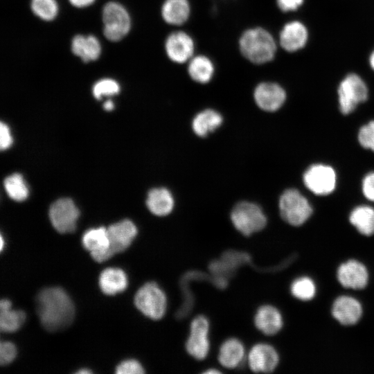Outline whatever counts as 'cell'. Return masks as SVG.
<instances>
[{
	"instance_id": "cell-18",
	"label": "cell",
	"mask_w": 374,
	"mask_h": 374,
	"mask_svg": "<svg viewBox=\"0 0 374 374\" xmlns=\"http://www.w3.org/2000/svg\"><path fill=\"white\" fill-rule=\"evenodd\" d=\"M337 279L343 287L361 290L367 285L368 274L362 263L355 260H350L339 267Z\"/></svg>"
},
{
	"instance_id": "cell-42",
	"label": "cell",
	"mask_w": 374,
	"mask_h": 374,
	"mask_svg": "<svg viewBox=\"0 0 374 374\" xmlns=\"http://www.w3.org/2000/svg\"><path fill=\"white\" fill-rule=\"evenodd\" d=\"M370 64L373 69L374 70V51L372 53L370 57Z\"/></svg>"
},
{
	"instance_id": "cell-10",
	"label": "cell",
	"mask_w": 374,
	"mask_h": 374,
	"mask_svg": "<svg viewBox=\"0 0 374 374\" xmlns=\"http://www.w3.org/2000/svg\"><path fill=\"white\" fill-rule=\"evenodd\" d=\"M79 215L78 208L69 198L57 199L51 204L49 209L51 224L60 233L73 232Z\"/></svg>"
},
{
	"instance_id": "cell-13",
	"label": "cell",
	"mask_w": 374,
	"mask_h": 374,
	"mask_svg": "<svg viewBox=\"0 0 374 374\" xmlns=\"http://www.w3.org/2000/svg\"><path fill=\"white\" fill-rule=\"evenodd\" d=\"M253 97L260 109L266 112H275L285 103L286 93L278 83L262 81L256 85Z\"/></svg>"
},
{
	"instance_id": "cell-17",
	"label": "cell",
	"mask_w": 374,
	"mask_h": 374,
	"mask_svg": "<svg viewBox=\"0 0 374 374\" xmlns=\"http://www.w3.org/2000/svg\"><path fill=\"white\" fill-rule=\"evenodd\" d=\"M82 242L96 262H102L112 258L107 230L105 227L87 230L82 235Z\"/></svg>"
},
{
	"instance_id": "cell-8",
	"label": "cell",
	"mask_w": 374,
	"mask_h": 374,
	"mask_svg": "<svg viewBox=\"0 0 374 374\" xmlns=\"http://www.w3.org/2000/svg\"><path fill=\"white\" fill-rule=\"evenodd\" d=\"M339 109L344 114L351 113L357 106L368 98V89L364 82L357 74L348 75L338 89Z\"/></svg>"
},
{
	"instance_id": "cell-40",
	"label": "cell",
	"mask_w": 374,
	"mask_h": 374,
	"mask_svg": "<svg viewBox=\"0 0 374 374\" xmlns=\"http://www.w3.org/2000/svg\"><path fill=\"white\" fill-rule=\"evenodd\" d=\"M103 107L105 110L109 111L114 108V104L112 100H109L104 103Z\"/></svg>"
},
{
	"instance_id": "cell-33",
	"label": "cell",
	"mask_w": 374,
	"mask_h": 374,
	"mask_svg": "<svg viewBox=\"0 0 374 374\" xmlns=\"http://www.w3.org/2000/svg\"><path fill=\"white\" fill-rule=\"evenodd\" d=\"M358 140L362 147L374 151V121L360 128Z\"/></svg>"
},
{
	"instance_id": "cell-44",
	"label": "cell",
	"mask_w": 374,
	"mask_h": 374,
	"mask_svg": "<svg viewBox=\"0 0 374 374\" xmlns=\"http://www.w3.org/2000/svg\"><path fill=\"white\" fill-rule=\"evenodd\" d=\"M3 247V240L2 237H1V250H2Z\"/></svg>"
},
{
	"instance_id": "cell-39",
	"label": "cell",
	"mask_w": 374,
	"mask_h": 374,
	"mask_svg": "<svg viewBox=\"0 0 374 374\" xmlns=\"http://www.w3.org/2000/svg\"><path fill=\"white\" fill-rule=\"evenodd\" d=\"M95 0H69L70 3L78 8L87 7L93 3Z\"/></svg>"
},
{
	"instance_id": "cell-29",
	"label": "cell",
	"mask_w": 374,
	"mask_h": 374,
	"mask_svg": "<svg viewBox=\"0 0 374 374\" xmlns=\"http://www.w3.org/2000/svg\"><path fill=\"white\" fill-rule=\"evenodd\" d=\"M3 184L8 195L12 199L21 202L27 198L28 190L20 174L15 173L7 177Z\"/></svg>"
},
{
	"instance_id": "cell-5",
	"label": "cell",
	"mask_w": 374,
	"mask_h": 374,
	"mask_svg": "<svg viewBox=\"0 0 374 374\" xmlns=\"http://www.w3.org/2000/svg\"><path fill=\"white\" fill-rule=\"evenodd\" d=\"M231 220L234 227L244 235L258 232L267 224V217L261 207L249 202H240L233 207Z\"/></svg>"
},
{
	"instance_id": "cell-38",
	"label": "cell",
	"mask_w": 374,
	"mask_h": 374,
	"mask_svg": "<svg viewBox=\"0 0 374 374\" xmlns=\"http://www.w3.org/2000/svg\"><path fill=\"white\" fill-rule=\"evenodd\" d=\"M0 134H1V139H0V147L1 149L6 150L8 148L10 145L12 144V136L10 133L9 128L8 126L1 123L0 125Z\"/></svg>"
},
{
	"instance_id": "cell-1",
	"label": "cell",
	"mask_w": 374,
	"mask_h": 374,
	"mask_svg": "<svg viewBox=\"0 0 374 374\" xmlns=\"http://www.w3.org/2000/svg\"><path fill=\"white\" fill-rule=\"evenodd\" d=\"M35 304L40 322L48 331L63 330L73 321L75 314L73 301L60 287L42 290L36 297Z\"/></svg>"
},
{
	"instance_id": "cell-28",
	"label": "cell",
	"mask_w": 374,
	"mask_h": 374,
	"mask_svg": "<svg viewBox=\"0 0 374 374\" xmlns=\"http://www.w3.org/2000/svg\"><path fill=\"white\" fill-rule=\"evenodd\" d=\"M350 222L364 235L374 233V209L368 206H359L353 209L349 217Z\"/></svg>"
},
{
	"instance_id": "cell-20",
	"label": "cell",
	"mask_w": 374,
	"mask_h": 374,
	"mask_svg": "<svg viewBox=\"0 0 374 374\" xmlns=\"http://www.w3.org/2000/svg\"><path fill=\"white\" fill-rule=\"evenodd\" d=\"M308 32L301 22L292 21L285 24L280 31L278 44L287 52H294L303 48L307 41Z\"/></svg>"
},
{
	"instance_id": "cell-9",
	"label": "cell",
	"mask_w": 374,
	"mask_h": 374,
	"mask_svg": "<svg viewBox=\"0 0 374 374\" xmlns=\"http://www.w3.org/2000/svg\"><path fill=\"white\" fill-rule=\"evenodd\" d=\"M209 330L210 323L205 316L198 315L192 320L186 349L190 356L197 360L204 359L209 353Z\"/></svg>"
},
{
	"instance_id": "cell-32",
	"label": "cell",
	"mask_w": 374,
	"mask_h": 374,
	"mask_svg": "<svg viewBox=\"0 0 374 374\" xmlns=\"http://www.w3.org/2000/svg\"><path fill=\"white\" fill-rule=\"evenodd\" d=\"M119 91V84L112 79L100 80L93 87V94L97 99H100L103 96L115 95Z\"/></svg>"
},
{
	"instance_id": "cell-14",
	"label": "cell",
	"mask_w": 374,
	"mask_h": 374,
	"mask_svg": "<svg viewBox=\"0 0 374 374\" xmlns=\"http://www.w3.org/2000/svg\"><path fill=\"white\" fill-rule=\"evenodd\" d=\"M184 69L190 80L199 84H206L214 78L217 64L211 55L199 52L188 62Z\"/></svg>"
},
{
	"instance_id": "cell-3",
	"label": "cell",
	"mask_w": 374,
	"mask_h": 374,
	"mask_svg": "<svg viewBox=\"0 0 374 374\" xmlns=\"http://www.w3.org/2000/svg\"><path fill=\"white\" fill-rule=\"evenodd\" d=\"M163 48L166 57L171 64L184 66L197 53L198 44L188 29L172 28L165 37Z\"/></svg>"
},
{
	"instance_id": "cell-41",
	"label": "cell",
	"mask_w": 374,
	"mask_h": 374,
	"mask_svg": "<svg viewBox=\"0 0 374 374\" xmlns=\"http://www.w3.org/2000/svg\"><path fill=\"white\" fill-rule=\"evenodd\" d=\"M220 371L217 370V369H215V368H211V369H208L207 371H204V373H220Z\"/></svg>"
},
{
	"instance_id": "cell-34",
	"label": "cell",
	"mask_w": 374,
	"mask_h": 374,
	"mask_svg": "<svg viewBox=\"0 0 374 374\" xmlns=\"http://www.w3.org/2000/svg\"><path fill=\"white\" fill-rule=\"evenodd\" d=\"M144 372L143 367L140 362L134 359L123 361L116 368L117 374H142Z\"/></svg>"
},
{
	"instance_id": "cell-6",
	"label": "cell",
	"mask_w": 374,
	"mask_h": 374,
	"mask_svg": "<svg viewBox=\"0 0 374 374\" xmlns=\"http://www.w3.org/2000/svg\"><path fill=\"white\" fill-rule=\"evenodd\" d=\"M281 217L292 226H301L310 217L312 209L307 199L294 188L287 189L279 199Z\"/></svg>"
},
{
	"instance_id": "cell-37",
	"label": "cell",
	"mask_w": 374,
	"mask_h": 374,
	"mask_svg": "<svg viewBox=\"0 0 374 374\" xmlns=\"http://www.w3.org/2000/svg\"><path fill=\"white\" fill-rule=\"evenodd\" d=\"M303 2V0H276L277 7L283 12L296 10Z\"/></svg>"
},
{
	"instance_id": "cell-31",
	"label": "cell",
	"mask_w": 374,
	"mask_h": 374,
	"mask_svg": "<svg viewBox=\"0 0 374 374\" xmlns=\"http://www.w3.org/2000/svg\"><path fill=\"white\" fill-rule=\"evenodd\" d=\"M31 9L42 19L51 21L56 17L58 6L55 0H32Z\"/></svg>"
},
{
	"instance_id": "cell-2",
	"label": "cell",
	"mask_w": 374,
	"mask_h": 374,
	"mask_svg": "<svg viewBox=\"0 0 374 374\" xmlns=\"http://www.w3.org/2000/svg\"><path fill=\"white\" fill-rule=\"evenodd\" d=\"M237 48L244 62L253 66L260 67L274 60L277 43L266 27L253 24L245 27L240 33Z\"/></svg>"
},
{
	"instance_id": "cell-25",
	"label": "cell",
	"mask_w": 374,
	"mask_h": 374,
	"mask_svg": "<svg viewBox=\"0 0 374 374\" xmlns=\"http://www.w3.org/2000/svg\"><path fill=\"white\" fill-rule=\"evenodd\" d=\"M72 52L84 62L97 60L101 52L98 39L93 35H75L71 43Z\"/></svg>"
},
{
	"instance_id": "cell-35",
	"label": "cell",
	"mask_w": 374,
	"mask_h": 374,
	"mask_svg": "<svg viewBox=\"0 0 374 374\" xmlns=\"http://www.w3.org/2000/svg\"><path fill=\"white\" fill-rule=\"evenodd\" d=\"M17 355L15 346L10 341H1L0 344V363L5 366L11 363Z\"/></svg>"
},
{
	"instance_id": "cell-30",
	"label": "cell",
	"mask_w": 374,
	"mask_h": 374,
	"mask_svg": "<svg viewBox=\"0 0 374 374\" xmlns=\"http://www.w3.org/2000/svg\"><path fill=\"white\" fill-rule=\"evenodd\" d=\"M290 291L295 298L301 301H310L315 296L316 286L311 278L304 276L293 281Z\"/></svg>"
},
{
	"instance_id": "cell-22",
	"label": "cell",
	"mask_w": 374,
	"mask_h": 374,
	"mask_svg": "<svg viewBox=\"0 0 374 374\" xmlns=\"http://www.w3.org/2000/svg\"><path fill=\"white\" fill-rule=\"evenodd\" d=\"M246 356V350L242 342L236 338H229L220 346L217 359L224 368L233 369L240 366Z\"/></svg>"
},
{
	"instance_id": "cell-11",
	"label": "cell",
	"mask_w": 374,
	"mask_h": 374,
	"mask_svg": "<svg viewBox=\"0 0 374 374\" xmlns=\"http://www.w3.org/2000/svg\"><path fill=\"white\" fill-rule=\"evenodd\" d=\"M193 11L191 0H163L160 8V15L166 25L172 28H179L189 24Z\"/></svg>"
},
{
	"instance_id": "cell-7",
	"label": "cell",
	"mask_w": 374,
	"mask_h": 374,
	"mask_svg": "<svg viewBox=\"0 0 374 374\" xmlns=\"http://www.w3.org/2000/svg\"><path fill=\"white\" fill-rule=\"evenodd\" d=\"M103 33L109 41L118 42L130 31L131 19L126 9L120 3L109 2L103 10Z\"/></svg>"
},
{
	"instance_id": "cell-16",
	"label": "cell",
	"mask_w": 374,
	"mask_h": 374,
	"mask_svg": "<svg viewBox=\"0 0 374 374\" xmlns=\"http://www.w3.org/2000/svg\"><path fill=\"white\" fill-rule=\"evenodd\" d=\"M107 230L109 241V253L112 257L125 251L137 234L135 224L127 219L111 224Z\"/></svg>"
},
{
	"instance_id": "cell-27",
	"label": "cell",
	"mask_w": 374,
	"mask_h": 374,
	"mask_svg": "<svg viewBox=\"0 0 374 374\" xmlns=\"http://www.w3.org/2000/svg\"><path fill=\"white\" fill-rule=\"evenodd\" d=\"M26 320L21 310L12 309V303L8 299L0 302V329L3 332H13L19 330Z\"/></svg>"
},
{
	"instance_id": "cell-24",
	"label": "cell",
	"mask_w": 374,
	"mask_h": 374,
	"mask_svg": "<svg viewBox=\"0 0 374 374\" xmlns=\"http://www.w3.org/2000/svg\"><path fill=\"white\" fill-rule=\"evenodd\" d=\"M174 198L172 193L165 188H156L148 192L146 205L150 211L157 216H166L174 208Z\"/></svg>"
},
{
	"instance_id": "cell-36",
	"label": "cell",
	"mask_w": 374,
	"mask_h": 374,
	"mask_svg": "<svg viewBox=\"0 0 374 374\" xmlns=\"http://www.w3.org/2000/svg\"><path fill=\"white\" fill-rule=\"evenodd\" d=\"M362 191L367 199L374 202V172L367 174L363 179Z\"/></svg>"
},
{
	"instance_id": "cell-12",
	"label": "cell",
	"mask_w": 374,
	"mask_h": 374,
	"mask_svg": "<svg viewBox=\"0 0 374 374\" xmlns=\"http://www.w3.org/2000/svg\"><path fill=\"white\" fill-rule=\"evenodd\" d=\"M306 187L318 195H326L332 193L336 185V175L332 168L315 164L311 166L303 175Z\"/></svg>"
},
{
	"instance_id": "cell-19",
	"label": "cell",
	"mask_w": 374,
	"mask_h": 374,
	"mask_svg": "<svg viewBox=\"0 0 374 374\" xmlns=\"http://www.w3.org/2000/svg\"><path fill=\"white\" fill-rule=\"evenodd\" d=\"M362 314V308L360 303L351 296L338 297L332 305V316L344 326H352L357 323Z\"/></svg>"
},
{
	"instance_id": "cell-43",
	"label": "cell",
	"mask_w": 374,
	"mask_h": 374,
	"mask_svg": "<svg viewBox=\"0 0 374 374\" xmlns=\"http://www.w3.org/2000/svg\"><path fill=\"white\" fill-rule=\"evenodd\" d=\"M78 373H91V372L89 370H87L86 368L81 369L80 371H78Z\"/></svg>"
},
{
	"instance_id": "cell-4",
	"label": "cell",
	"mask_w": 374,
	"mask_h": 374,
	"mask_svg": "<svg viewBox=\"0 0 374 374\" xmlns=\"http://www.w3.org/2000/svg\"><path fill=\"white\" fill-rule=\"evenodd\" d=\"M167 303L166 293L154 282L144 284L134 296V304L137 309L153 320L163 318L166 312Z\"/></svg>"
},
{
	"instance_id": "cell-23",
	"label": "cell",
	"mask_w": 374,
	"mask_h": 374,
	"mask_svg": "<svg viewBox=\"0 0 374 374\" xmlns=\"http://www.w3.org/2000/svg\"><path fill=\"white\" fill-rule=\"evenodd\" d=\"M128 285L126 274L119 268L105 269L99 276V287L107 295H114L125 290Z\"/></svg>"
},
{
	"instance_id": "cell-26",
	"label": "cell",
	"mask_w": 374,
	"mask_h": 374,
	"mask_svg": "<svg viewBox=\"0 0 374 374\" xmlns=\"http://www.w3.org/2000/svg\"><path fill=\"white\" fill-rule=\"evenodd\" d=\"M222 121L223 118L219 112L212 109H206L194 117L192 128L195 134L205 137L217 129Z\"/></svg>"
},
{
	"instance_id": "cell-15",
	"label": "cell",
	"mask_w": 374,
	"mask_h": 374,
	"mask_svg": "<svg viewBox=\"0 0 374 374\" xmlns=\"http://www.w3.org/2000/svg\"><path fill=\"white\" fill-rule=\"evenodd\" d=\"M249 368L255 373H271L276 369L279 357L276 349L265 343L253 345L247 355Z\"/></svg>"
},
{
	"instance_id": "cell-21",
	"label": "cell",
	"mask_w": 374,
	"mask_h": 374,
	"mask_svg": "<svg viewBox=\"0 0 374 374\" xmlns=\"http://www.w3.org/2000/svg\"><path fill=\"white\" fill-rule=\"evenodd\" d=\"M254 324L262 333L266 335H274L283 327V317L276 308L271 305H264L256 310Z\"/></svg>"
}]
</instances>
